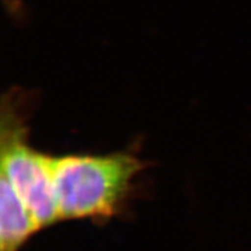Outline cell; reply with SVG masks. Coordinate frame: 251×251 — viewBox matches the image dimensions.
<instances>
[{
	"mask_svg": "<svg viewBox=\"0 0 251 251\" xmlns=\"http://www.w3.org/2000/svg\"><path fill=\"white\" fill-rule=\"evenodd\" d=\"M52 157L30 146L26 118L19 99L2 100L0 127V177L5 178L41 229L59 222L56 206Z\"/></svg>",
	"mask_w": 251,
	"mask_h": 251,
	"instance_id": "7a4b0ae2",
	"label": "cell"
},
{
	"mask_svg": "<svg viewBox=\"0 0 251 251\" xmlns=\"http://www.w3.org/2000/svg\"><path fill=\"white\" fill-rule=\"evenodd\" d=\"M143 169L142 159L128 151L54 156L52 179L58 220L106 222L119 215Z\"/></svg>",
	"mask_w": 251,
	"mask_h": 251,
	"instance_id": "6da1fadb",
	"label": "cell"
},
{
	"mask_svg": "<svg viewBox=\"0 0 251 251\" xmlns=\"http://www.w3.org/2000/svg\"><path fill=\"white\" fill-rule=\"evenodd\" d=\"M40 230L5 178L0 179V251H19Z\"/></svg>",
	"mask_w": 251,
	"mask_h": 251,
	"instance_id": "3957f363",
	"label": "cell"
}]
</instances>
